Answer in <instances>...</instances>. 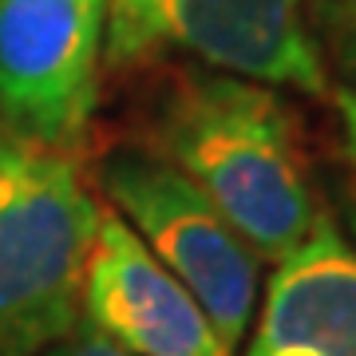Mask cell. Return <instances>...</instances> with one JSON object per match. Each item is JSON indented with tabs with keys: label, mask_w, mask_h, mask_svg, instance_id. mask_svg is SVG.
Masks as SVG:
<instances>
[{
	"label": "cell",
	"mask_w": 356,
	"mask_h": 356,
	"mask_svg": "<svg viewBox=\"0 0 356 356\" xmlns=\"http://www.w3.org/2000/svg\"><path fill=\"white\" fill-rule=\"evenodd\" d=\"M151 139L261 261L297 250L321 218L293 115L266 83L186 72L159 103Z\"/></svg>",
	"instance_id": "cell-1"
},
{
	"label": "cell",
	"mask_w": 356,
	"mask_h": 356,
	"mask_svg": "<svg viewBox=\"0 0 356 356\" xmlns=\"http://www.w3.org/2000/svg\"><path fill=\"white\" fill-rule=\"evenodd\" d=\"M99 214L72 154L0 123V356H44L76 332Z\"/></svg>",
	"instance_id": "cell-2"
},
{
	"label": "cell",
	"mask_w": 356,
	"mask_h": 356,
	"mask_svg": "<svg viewBox=\"0 0 356 356\" xmlns=\"http://www.w3.org/2000/svg\"><path fill=\"white\" fill-rule=\"evenodd\" d=\"M107 210L175 273L214 321L229 353L245 344L261 293V257L218 214L191 178L154 151H111L99 163Z\"/></svg>",
	"instance_id": "cell-3"
},
{
	"label": "cell",
	"mask_w": 356,
	"mask_h": 356,
	"mask_svg": "<svg viewBox=\"0 0 356 356\" xmlns=\"http://www.w3.org/2000/svg\"><path fill=\"white\" fill-rule=\"evenodd\" d=\"M163 48L266 88L329 91L317 40L301 20V0H107V64L123 67Z\"/></svg>",
	"instance_id": "cell-4"
},
{
	"label": "cell",
	"mask_w": 356,
	"mask_h": 356,
	"mask_svg": "<svg viewBox=\"0 0 356 356\" xmlns=\"http://www.w3.org/2000/svg\"><path fill=\"white\" fill-rule=\"evenodd\" d=\"M107 0H0V123L67 151L99 103Z\"/></svg>",
	"instance_id": "cell-5"
},
{
	"label": "cell",
	"mask_w": 356,
	"mask_h": 356,
	"mask_svg": "<svg viewBox=\"0 0 356 356\" xmlns=\"http://www.w3.org/2000/svg\"><path fill=\"white\" fill-rule=\"evenodd\" d=\"M79 321L131 356H234L194 293L107 206L91 245Z\"/></svg>",
	"instance_id": "cell-6"
},
{
	"label": "cell",
	"mask_w": 356,
	"mask_h": 356,
	"mask_svg": "<svg viewBox=\"0 0 356 356\" xmlns=\"http://www.w3.org/2000/svg\"><path fill=\"white\" fill-rule=\"evenodd\" d=\"M245 356H356V245L332 218L277 261Z\"/></svg>",
	"instance_id": "cell-7"
},
{
	"label": "cell",
	"mask_w": 356,
	"mask_h": 356,
	"mask_svg": "<svg viewBox=\"0 0 356 356\" xmlns=\"http://www.w3.org/2000/svg\"><path fill=\"white\" fill-rule=\"evenodd\" d=\"M321 20H325V36L337 56V64L356 91V0H325L321 4Z\"/></svg>",
	"instance_id": "cell-8"
},
{
	"label": "cell",
	"mask_w": 356,
	"mask_h": 356,
	"mask_svg": "<svg viewBox=\"0 0 356 356\" xmlns=\"http://www.w3.org/2000/svg\"><path fill=\"white\" fill-rule=\"evenodd\" d=\"M44 356H131L127 348H119L115 341H107L103 332H95L91 325H83L79 321L76 332L72 337H64L60 344H51Z\"/></svg>",
	"instance_id": "cell-9"
},
{
	"label": "cell",
	"mask_w": 356,
	"mask_h": 356,
	"mask_svg": "<svg viewBox=\"0 0 356 356\" xmlns=\"http://www.w3.org/2000/svg\"><path fill=\"white\" fill-rule=\"evenodd\" d=\"M337 115H341V135H344V154L356 166V91L344 88L337 91Z\"/></svg>",
	"instance_id": "cell-10"
},
{
	"label": "cell",
	"mask_w": 356,
	"mask_h": 356,
	"mask_svg": "<svg viewBox=\"0 0 356 356\" xmlns=\"http://www.w3.org/2000/svg\"><path fill=\"white\" fill-rule=\"evenodd\" d=\"M348 226H353V234H356V206L348 210Z\"/></svg>",
	"instance_id": "cell-11"
}]
</instances>
